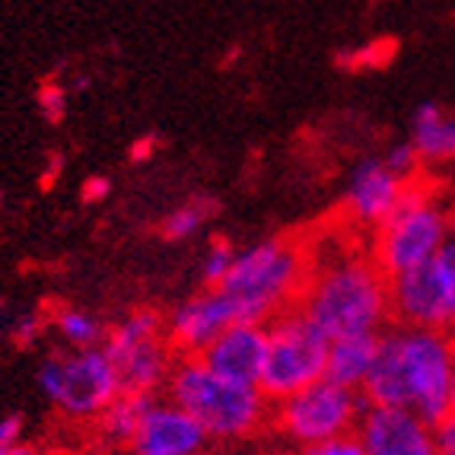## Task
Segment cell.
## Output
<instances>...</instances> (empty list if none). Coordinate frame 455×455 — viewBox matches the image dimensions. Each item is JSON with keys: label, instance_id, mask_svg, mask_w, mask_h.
Segmentation results:
<instances>
[{"label": "cell", "instance_id": "30bf717a", "mask_svg": "<svg viewBox=\"0 0 455 455\" xmlns=\"http://www.w3.org/2000/svg\"><path fill=\"white\" fill-rule=\"evenodd\" d=\"M411 182L408 175L395 172L386 163V156H363L350 169L347 185H344V217L357 229H379L392 217V211L402 204Z\"/></svg>", "mask_w": 455, "mask_h": 455}, {"label": "cell", "instance_id": "ba28073f", "mask_svg": "<svg viewBox=\"0 0 455 455\" xmlns=\"http://www.w3.org/2000/svg\"><path fill=\"white\" fill-rule=\"evenodd\" d=\"M363 411L366 402L360 388H347L341 382L322 376L312 386L299 388L290 398L274 404L271 427L290 446L303 449L312 446V443L331 440V436L357 433Z\"/></svg>", "mask_w": 455, "mask_h": 455}, {"label": "cell", "instance_id": "3957f363", "mask_svg": "<svg viewBox=\"0 0 455 455\" xmlns=\"http://www.w3.org/2000/svg\"><path fill=\"white\" fill-rule=\"evenodd\" d=\"M312 271V235L281 233L235 251L220 293L229 299L235 319L267 325L299 306Z\"/></svg>", "mask_w": 455, "mask_h": 455}, {"label": "cell", "instance_id": "f546056e", "mask_svg": "<svg viewBox=\"0 0 455 455\" xmlns=\"http://www.w3.org/2000/svg\"><path fill=\"white\" fill-rule=\"evenodd\" d=\"M106 455H118V452H106Z\"/></svg>", "mask_w": 455, "mask_h": 455}, {"label": "cell", "instance_id": "ffe728a7", "mask_svg": "<svg viewBox=\"0 0 455 455\" xmlns=\"http://www.w3.org/2000/svg\"><path fill=\"white\" fill-rule=\"evenodd\" d=\"M427 265H430L433 281H436V287H440V296L449 312V322H452L455 319V227H452V233L446 235V243L440 245V251H436Z\"/></svg>", "mask_w": 455, "mask_h": 455}, {"label": "cell", "instance_id": "7a4b0ae2", "mask_svg": "<svg viewBox=\"0 0 455 455\" xmlns=\"http://www.w3.org/2000/svg\"><path fill=\"white\" fill-rule=\"evenodd\" d=\"M296 309L328 334V341L341 334H379L392 322L388 274L370 249L344 243L325 255L312 239V271Z\"/></svg>", "mask_w": 455, "mask_h": 455}, {"label": "cell", "instance_id": "ac0fdd59", "mask_svg": "<svg viewBox=\"0 0 455 455\" xmlns=\"http://www.w3.org/2000/svg\"><path fill=\"white\" fill-rule=\"evenodd\" d=\"M48 334H54L61 347H102L108 325L80 306H54L48 309Z\"/></svg>", "mask_w": 455, "mask_h": 455}, {"label": "cell", "instance_id": "603a6c76", "mask_svg": "<svg viewBox=\"0 0 455 455\" xmlns=\"http://www.w3.org/2000/svg\"><path fill=\"white\" fill-rule=\"evenodd\" d=\"M13 341L16 344H23V347H32V344H38L42 338L48 334V315H23V319L13 325Z\"/></svg>", "mask_w": 455, "mask_h": 455}, {"label": "cell", "instance_id": "7402d4cb", "mask_svg": "<svg viewBox=\"0 0 455 455\" xmlns=\"http://www.w3.org/2000/svg\"><path fill=\"white\" fill-rule=\"evenodd\" d=\"M296 455H366V452L357 433H344V436H331V440L296 449Z\"/></svg>", "mask_w": 455, "mask_h": 455}, {"label": "cell", "instance_id": "44dd1931", "mask_svg": "<svg viewBox=\"0 0 455 455\" xmlns=\"http://www.w3.org/2000/svg\"><path fill=\"white\" fill-rule=\"evenodd\" d=\"M235 261V249L233 243H227V239H211L204 249V255H201V267H197V274H201V287H220L223 277L229 274V267H233Z\"/></svg>", "mask_w": 455, "mask_h": 455}, {"label": "cell", "instance_id": "f1b7e54d", "mask_svg": "<svg viewBox=\"0 0 455 455\" xmlns=\"http://www.w3.org/2000/svg\"><path fill=\"white\" fill-rule=\"evenodd\" d=\"M449 414H455V376H452V395H449Z\"/></svg>", "mask_w": 455, "mask_h": 455}, {"label": "cell", "instance_id": "9c48e42d", "mask_svg": "<svg viewBox=\"0 0 455 455\" xmlns=\"http://www.w3.org/2000/svg\"><path fill=\"white\" fill-rule=\"evenodd\" d=\"M325 363L328 334H322L299 309H287L283 315L267 322V357L259 388L271 404L322 379Z\"/></svg>", "mask_w": 455, "mask_h": 455}, {"label": "cell", "instance_id": "cb8c5ba5", "mask_svg": "<svg viewBox=\"0 0 455 455\" xmlns=\"http://www.w3.org/2000/svg\"><path fill=\"white\" fill-rule=\"evenodd\" d=\"M433 446H436V455H455V414H446L433 427Z\"/></svg>", "mask_w": 455, "mask_h": 455}, {"label": "cell", "instance_id": "8fae6325", "mask_svg": "<svg viewBox=\"0 0 455 455\" xmlns=\"http://www.w3.org/2000/svg\"><path fill=\"white\" fill-rule=\"evenodd\" d=\"M211 436L201 430L188 411H182L166 395H153L144 418L131 436L128 455H207Z\"/></svg>", "mask_w": 455, "mask_h": 455}, {"label": "cell", "instance_id": "83f0119b", "mask_svg": "<svg viewBox=\"0 0 455 455\" xmlns=\"http://www.w3.org/2000/svg\"><path fill=\"white\" fill-rule=\"evenodd\" d=\"M446 334H449V344H452V350H455V319L446 325Z\"/></svg>", "mask_w": 455, "mask_h": 455}, {"label": "cell", "instance_id": "2e32d148", "mask_svg": "<svg viewBox=\"0 0 455 455\" xmlns=\"http://www.w3.org/2000/svg\"><path fill=\"white\" fill-rule=\"evenodd\" d=\"M379 334H341V338H331L325 363L328 379L341 382L347 388H363L366 376H370L372 363H376Z\"/></svg>", "mask_w": 455, "mask_h": 455}, {"label": "cell", "instance_id": "8992f818", "mask_svg": "<svg viewBox=\"0 0 455 455\" xmlns=\"http://www.w3.org/2000/svg\"><path fill=\"white\" fill-rule=\"evenodd\" d=\"M452 213L433 195L430 185L414 179L402 204L370 235V255L392 277L430 261L452 233Z\"/></svg>", "mask_w": 455, "mask_h": 455}, {"label": "cell", "instance_id": "4316f807", "mask_svg": "<svg viewBox=\"0 0 455 455\" xmlns=\"http://www.w3.org/2000/svg\"><path fill=\"white\" fill-rule=\"evenodd\" d=\"M0 455H38L32 446H26V443H16V446H0Z\"/></svg>", "mask_w": 455, "mask_h": 455}, {"label": "cell", "instance_id": "52a82bcc", "mask_svg": "<svg viewBox=\"0 0 455 455\" xmlns=\"http://www.w3.org/2000/svg\"><path fill=\"white\" fill-rule=\"evenodd\" d=\"M102 347L112 357L122 392L128 395H163L169 372L179 360L166 338V315L153 306L124 312L115 325H108Z\"/></svg>", "mask_w": 455, "mask_h": 455}, {"label": "cell", "instance_id": "e0dca14e", "mask_svg": "<svg viewBox=\"0 0 455 455\" xmlns=\"http://www.w3.org/2000/svg\"><path fill=\"white\" fill-rule=\"evenodd\" d=\"M150 398L153 395H128V392L118 395V398L102 411V418L92 424L99 446L106 449V452H124L131 436H134L137 424L144 418V408Z\"/></svg>", "mask_w": 455, "mask_h": 455}, {"label": "cell", "instance_id": "4fadbf2b", "mask_svg": "<svg viewBox=\"0 0 455 455\" xmlns=\"http://www.w3.org/2000/svg\"><path fill=\"white\" fill-rule=\"evenodd\" d=\"M357 436L366 455H436L433 427L408 408L366 404Z\"/></svg>", "mask_w": 455, "mask_h": 455}, {"label": "cell", "instance_id": "9a60e30c", "mask_svg": "<svg viewBox=\"0 0 455 455\" xmlns=\"http://www.w3.org/2000/svg\"><path fill=\"white\" fill-rule=\"evenodd\" d=\"M408 144L418 153L420 166H452L455 163V112L440 102H420L411 115Z\"/></svg>", "mask_w": 455, "mask_h": 455}, {"label": "cell", "instance_id": "d6986e66", "mask_svg": "<svg viewBox=\"0 0 455 455\" xmlns=\"http://www.w3.org/2000/svg\"><path fill=\"white\" fill-rule=\"evenodd\" d=\"M213 217H217V201L213 197H188L185 204L172 207L163 217L160 235L169 243H185V239H195Z\"/></svg>", "mask_w": 455, "mask_h": 455}, {"label": "cell", "instance_id": "6da1fadb", "mask_svg": "<svg viewBox=\"0 0 455 455\" xmlns=\"http://www.w3.org/2000/svg\"><path fill=\"white\" fill-rule=\"evenodd\" d=\"M455 376V350L446 328H420L395 322L379 334L376 363L363 382L366 404L408 408L436 427L449 414Z\"/></svg>", "mask_w": 455, "mask_h": 455}, {"label": "cell", "instance_id": "5bb4252c", "mask_svg": "<svg viewBox=\"0 0 455 455\" xmlns=\"http://www.w3.org/2000/svg\"><path fill=\"white\" fill-rule=\"evenodd\" d=\"M211 370H217L220 376L245 386H259L261 370H265L267 357V325L259 322H233L227 331L204 350L197 354Z\"/></svg>", "mask_w": 455, "mask_h": 455}, {"label": "cell", "instance_id": "5b68a950", "mask_svg": "<svg viewBox=\"0 0 455 455\" xmlns=\"http://www.w3.org/2000/svg\"><path fill=\"white\" fill-rule=\"evenodd\" d=\"M36 382L54 414L74 427H92L102 418V411L122 395V379L106 347H61L58 344L38 363Z\"/></svg>", "mask_w": 455, "mask_h": 455}, {"label": "cell", "instance_id": "d4e9b609", "mask_svg": "<svg viewBox=\"0 0 455 455\" xmlns=\"http://www.w3.org/2000/svg\"><path fill=\"white\" fill-rule=\"evenodd\" d=\"M23 430H26V420L23 414H4L0 418V446H16V443H23Z\"/></svg>", "mask_w": 455, "mask_h": 455}, {"label": "cell", "instance_id": "484cf974", "mask_svg": "<svg viewBox=\"0 0 455 455\" xmlns=\"http://www.w3.org/2000/svg\"><path fill=\"white\" fill-rule=\"evenodd\" d=\"M108 195V179H90L86 185V201H96V197H106Z\"/></svg>", "mask_w": 455, "mask_h": 455}, {"label": "cell", "instance_id": "7c38bea8", "mask_svg": "<svg viewBox=\"0 0 455 455\" xmlns=\"http://www.w3.org/2000/svg\"><path fill=\"white\" fill-rule=\"evenodd\" d=\"M233 322L239 319H235L229 299L220 293V287H201L166 312V338L179 357H197Z\"/></svg>", "mask_w": 455, "mask_h": 455}, {"label": "cell", "instance_id": "277c9868", "mask_svg": "<svg viewBox=\"0 0 455 455\" xmlns=\"http://www.w3.org/2000/svg\"><path fill=\"white\" fill-rule=\"evenodd\" d=\"M201 424L211 443H243L271 424V402L259 386L220 376L201 357H179L163 388Z\"/></svg>", "mask_w": 455, "mask_h": 455}]
</instances>
